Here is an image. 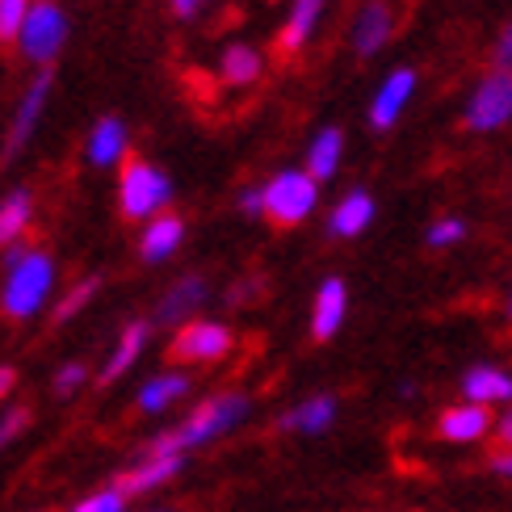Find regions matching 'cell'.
<instances>
[{
    "mask_svg": "<svg viewBox=\"0 0 512 512\" xmlns=\"http://www.w3.org/2000/svg\"><path fill=\"white\" fill-rule=\"evenodd\" d=\"M248 412H252V399H248V395H240V391H219V395L202 399L198 408L177 424V429L152 437V441L143 445V450H152V454H181V458H185V454L202 450V445L227 437L231 429H240V424L248 420Z\"/></svg>",
    "mask_w": 512,
    "mask_h": 512,
    "instance_id": "obj_1",
    "label": "cell"
},
{
    "mask_svg": "<svg viewBox=\"0 0 512 512\" xmlns=\"http://www.w3.org/2000/svg\"><path fill=\"white\" fill-rule=\"evenodd\" d=\"M55 294V261L51 252L13 244L5 248V286H0V311L17 324L34 319Z\"/></svg>",
    "mask_w": 512,
    "mask_h": 512,
    "instance_id": "obj_2",
    "label": "cell"
},
{
    "mask_svg": "<svg viewBox=\"0 0 512 512\" xmlns=\"http://www.w3.org/2000/svg\"><path fill=\"white\" fill-rule=\"evenodd\" d=\"M63 42H68V13H63L55 0H34L26 21H21V34H17L21 59H30L42 72H51Z\"/></svg>",
    "mask_w": 512,
    "mask_h": 512,
    "instance_id": "obj_3",
    "label": "cell"
},
{
    "mask_svg": "<svg viewBox=\"0 0 512 512\" xmlns=\"http://www.w3.org/2000/svg\"><path fill=\"white\" fill-rule=\"evenodd\" d=\"M118 202H122V215L126 219H156L173 202V181H168L156 164L147 160H131L122 164V177H118Z\"/></svg>",
    "mask_w": 512,
    "mask_h": 512,
    "instance_id": "obj_4",
    "label": "cell"
},
{
    "mask_svg": "<svg viewBox=\"0 0 512 512\" xmlns=\"http://www.w3.org/2000/svg\"><path fill=\"white\" fill-rule=\"evenodd\" d=\"M261 202H265V215L277 223V227H294L303 223L315 202H319V181L307 173V168H286L277 173L265 189H261Z\"/></svg>",
    "mask_w": 512,
    "mask_h": 512,
    "instance_id": "obj_5",
    "label": "cell"
},
{
    "mask_svg": "<svg viewBox=\"0 0 512 512\" xmlns=\"http://www.w3.org/2000/svg\"><path fill=\"white\" fill-rule=\"evenodd\" d=\"M231 349H236V336L219 319H189L185 328H177L173 345H168V353L181 366H215Z\"/></svg>",
    "mask_w": 512,
    "mask_h": 512,
    "instance_id": "obj_6",
    "label": "cell"
},
{
    "mask_svg": "<svg viewBox=\"0 0 512 512\" xmlns=\"http://www.w3.org/2000/svg\"><path fill=\"white\" fill-rule=\"evenodd\" d=\"M508 118H512V72L496 68L492 76L479 80L471 105H466V126L471 131H500Z\"/></svg>",
    "mask_w": 512,
    "mask_h": 512,
    "instance_id": "obj_7",
    "label": "cell"
},
{
    "mask_svg": "<svg viewBox=\"0 0 512 512\" xmlns=\"http://www.w3.org/2000/svg\"><path fill=\"white\" fill-rule=\"evenodd\" d=\"M185 471V458L181 454H152V450H139V458L126 466V471L114 479L126 496H152L160 487H168L177 475Z\"/></svg>",
    "mask_w": 512,
    "mask_h": 512,
    "instance_id": "obj_8",
    "label": "cell"
},
{
    "mask_svg": "<svg viewBox=\"0 0 512 512\" xmlns=\"http://www.w3.org/2000/svg\"><path fill=\"white\" fill-rule=\"evenodd\" d=\"M51 72H38L34 80H30V89L21 93V101H17V114H13V122H9V139H5V160H13L21 147H26L30 139H34V131H38V122H42V114H47V101H51Z\"/></svg>",
    "mask_w": 512,
    "mask_h": 512,
    "instance_id": "obj_9",
    "label": "cell"
},
{
    "mask_svg": "<svg viewBox=\"0 0 512 512\" xmlns=\"http://www.w3.org/2000/svg\"><path fill=\"white\" fill-rule=\"evenodd\" d=\"M496 433V416L479 408V403H454V408H445L437 416V437L450 441V445H479Z\"/></svg>",
    "mask_w": 512,
    "mask_h": 512,
    "instance_id": "obj_10",
    "label": "cell"
},
{
    "mask_svg": "<svg viewBox=\"0 0 512 512\" xmlns=\"http://www.w3.org/2000/svg\"><path fill=\"white\" fill-rule=\"evenodd\" d=\"M206 277H198V273H189V277H177L173 286L164 290V298L156 303V324H164V328H185L189 319L198 315V307L206 303Z\"/></svg>",
    "mask_w": 512,
    "mask_h": 512,
    "instance_id": "obj_11",
    "label": "cell"
},
{
    "mask_svg": "<svg viewBox=\"0 0 512 512\" xmlns=\"http://www.w3.org/2000/svg\"><path fill=\"white\" fill-rule=\"evenodd\" d=\"M462 399L479 408H512V370L504 366H471L462 374Z\"/></svg>",
    "mask_w": 512,
    "mask_h": 512,
    "instance_id": "obj_12",
    "label": "cell"
},
{
    "mask_svg": "<svg viewBox=\"0 0 512 512\" xmlns=\"http://www.w3.org/2000/svg\"><path fill=\"white\" fill-rule=\"evenodd\" d=\"M416 93V72L412 68H395L387 80H382V89L374 93V105H370V126L374 131H391V126L399 122L403 105L412 101Z\"/></svg>",
    "mask_w": 512,
    "mask_h": 512,
    "instance_id": "obj_13",
    "label": "cell"
},
{
    "mask_svg": "<svg viewBox=\"0 0 512 512\" xmlns=\"http://www.w3.org/2000/svg\"><path fill=\"white\" fill-rule=\"evenodd\" d=\"M336 412H340L336 395H311L303 403H294L290 412H282L277 429H282V433H298V437H319V433H328L332 424H336Z\"/></svg>",
    "mask_w": 512,
    "mask_h": 512,
    "instance_id": "obj_14",
    "label": "cell"
},
{
    "mask_svg": "<svg viewBox=\"0 0 512 512\" xmlns=\"http://www.w3.org/2000/svg\"><path fill=\"white\" fill-rule=\"evenodd\" d=\"M345 315H349V290L340 277H328V282L315 290V303H311V336L332 340L340 332V324H345Z\"/></svg>",
    "mask_w": 512,
    "mask_h": 512,
    "instance_id": "obj_15",
    "label": "cell"
},
{
    "mask_svg": "<svg viewBox=\"0 0 512 512\" xmlns=\"http://www.w3.org/2000/svg\"><path fill=\"white\" fill-rule=\"evenodd\" d=\"M147 340H152V324H147V319H131V324L118 332L114 349H110V357H105V366H101V382H105V387L118 382L126 370L135 366V361L143 357V349H147Z\"/></svg>",
    "mask_w": 512,
    "mask_h": 512,
    "instance_id": "obj_16",
    "label": "cell"
},
{
    "mask_svg": "<svg viewBox=\"0 0 512 512\" xmlns=\"http://www.w3.org/2000/svg\"><path fill=\"white\" fill-rule=\"evenodd\" d=\"M185 395H189V374L185 370H164V374H152L139 387L135 408L147 412V416H160V412L173 408V403H181Z\"/></svg>",
    "mask_w": 512,
    "mask_h": 512,
    "instance_id": "obj_17",
    "label": "cell"
},
{
    "mask_svg": "<svg viewBox=\"0 0 512 512\" xmlns=\"http://www.w3.org/2000/svg\"><path fill=\"white\" fill-rule=\"evenodd\" d=\"M181 240H185V223L164 210V215H156V219H147V223H143L139 256H143L147 265H160V261H168V256L181 248Z\"/></svg>",
    "mask_w": 512,
    "mask_h": 512,
    "instance_id": "obj_18",
    "label": "cell"
},
{
    "mask_svg": "<svg viewBox=\"0 0 512 512\" xmlns=\"http://www.w3.org/2000/svg\"><path fill=\"white\" fill-rule=\"evenodd\" d=\"M126 143H131V135H126V122L122 118H101L89 131L84 156H89V164H97V168H118L126 160Z\"/></svg>",
    "mask_w": 512,
    "mask_h": 512,
    "instance_id": "obj_19",
    "label": "cell"
},
{
    "mask_svg": "<svg viewBox=\"0 0 512 512\" xmlns=\"http://www.w3.org/2000/svg\"><path fill=\"white\" fill-rule=\"evenodd\" d=\"M391 26H395V13H391L387 0H370V5L361 9L357 21H353V47H357V55H374V51L387 47Z\"/></svg>",
    "mask_w": 512,
    "mask_h": 512,
    "instance_id": "obj_20",
    "label": "cell"
},
{
    "mask_svg": "<svg viewBox=\"0 0 512 512\" xmlns=\"http://www.w3.org/2000/svg\"><path fill=\"white\" fill-rule=\"evenodd\" d=\"M34 223V189L30 185H17L0 198V248H13L21 244V236L30 231Z\"/></svg>",
    "mask_w": 512,
    "mask_h": 512,
    "instance_id": "obj_21",
    "label": "cell"
},
{
    "mask_svg": "<svg viewBox=\"0 0 512 512\" xmlns=\"http://www.w3.org/2000/svg\"><path fill=\"white\" fill-rule=\"evenodd\" d=\"M370 223H374V198L366 194V189H353V194H345L336 202L332 219H328V231H332V236H340V240H353Z\"/></svg>",
    "mask_w": 512,
    "mask_h": 512,
    "instance_id": "obj_22",
    "label": "cell"
},
{
    "mask_svg": "<svg viewBox=\"0 0 512 512\" xmlns=\"http://www.w3.org/2000/svg\"><path fill=\"white\" fill-rule=\"evenodd\" d=\"M319 13H324V0H294L286 26H282V34H277V47H282V51H298V47H303V42L315 34Z\"/></svg>",
    "mask_w": 512,
    "mask_h": 512,
    "instance_id": "obj_23",
    "label": "cell"
},
{
    "mask_svg": "<svg viewBox=\"0 0 512 512\" xmlns=\"http://www.w3.org/2000/svg\"><path fill=\"white\" fill-rule=\"evenodd\" d=\"M340 152H345V139H340L336 126H328V131H319L315 143H311V152H307V173L315 181H328L336 173V164H340Z\"/></svg>",
    "mask_w": 512,
    "mask_h": 512,
    "instance_id": "obj_24",
    "label": "cell"
},
{
    "mask_svg": "<svg viewBox=\"0 0 512 512\" xmlns=\"http://www.w3.org/2000/svg\"><path fill=\"white\" fill-rule=\"evenodd\" d=\"M219 72H223L227 84H252L256 76H261V55H256L252 47H244V42H236V47L223 51Z\"/></svg>",
    "mask_w": 512,
    "mask_h": 512,
    "instance_id": "obj_25",
    "label": "cell"
},
{
    "mask_svg": "<svg viewBox=\"0 0 512 512\" xmlns=\"http://www.w3.org/2000/svg\"><path fill=\"white\" fill-rule=\"evenodd\" d=\"M97 290H101V277H80V282L55 303V324H68V319H76L97 298Z\"/></svg>",
    "mask_w": 512,
    "mask_h": 512,
    "instance_id": "obj_26",
    "label": "cell"
},
{
    "mask_svg": "<svg viewBox=\"0 0 512 512\" xmlns=\"http://www.w3.org/2000/svg\"><path fill=\"white\" fill-rule=\"evenodd\" d=\"M126 508H131V496H126L118 483H105V487H97V492L80 496L68 512H126Z\"/></svg>",
    "mask_w": 512,
    "mask_h": 512,
    "instance_id": "obj_27",
    "label": "cell"
},
{
    "mask_svg": "<svg viewBox=\"0 0 512 512\" xmlns=\"http://www.w3.org/2000/svg\"><path fill=\"white\" fill-rule=\"evenodd\" d=\"M34 0H0V42H17L21 21H26Z\"/></svg>",
    "mask_w": 512,
    "mask_h": 512,
    "instance_id": "obj_28",
    "label": "cell"
},
{
    "mask_svg": "<svg viewBox=\"0 0 512 512\" xmlns=\"http://www.w3.org/2000/svg\"><path fill=\"white\" fill-rule=\"evenodd\" d=\"M26 429H30V408H0V450H9Z\"/></svg>",
    "mask_w": 512,
    "mask_h": 512,
    "instance_id": "obj_29",
    "label": "cell"
},
{
    "mask_svg": "<svg viewBox=\"0 0 512 512\" xmlns=\"http://www.w3.org/2000/svg\"><path fill=\"white\" fill-rule=\"evenodd\" d=\"M84 382H89V366H84V361H68V366L55 370V395L68 399V395H76L84 387Z\"/></svg>",
    "mask_w": 512,
    "mask_h": 512,
    "instance_id": "obj_30",
    "label": "cell"
},
{
    "mask_svg": "<svg viewBox=\"0 0 512 512\" xmlns=\"http://www.w3.org/2000/svg\"><path fill=\"white\" fill-rule=\"evenodd\" d=\"M466 236V223L462 219H437L433 227H429V248H450V244H458Z\"/></svg>",
    "mask_w": 512,
    "mask_h": 512,
    "instance_id": "obj_31",
    "label": "cell"
},
{
    "mask_svg": "<svg viewBox=\"0 0 512 512\" xmlns=\"http://www.w3.org/2000/svg\"><path fill=\"white\" fill-rule=\"evenodd\" d=\"M487 466L500 475V479H512V450H504V445H496L492 458H487Z\"/></svg>",
    "mask_w": 512,
    "mask_h": 512,
    "instance_id": "obj_32",
    "label": "cell"
},
{
    "mask_svg": "<svg viewBox=\"0 0 512 512\" xmlns=\"http://www.w3.org/2000/svg\"><path fill=\"white\" fill-rule=\"evenodd\" d=\"M240 210H244V215H265L261 189H244V194H240Z\"/></svg>",
    "mask_w": 512,
    "mask_h": 512,
    "instance_id": "obj_33",
    "label": "cell"
},
{
    "mask_svg": "<svg viewBox=\"0 0 512 512\" xmlns=\"http://www.w3.org/2000/svg\"><path fill=\"white\" fill-rule=\"evenodd\" d=\"M13 391H17V370H13V366H0V408L9 403Z\"/></svg>",
    "mask_w": 512,
    "mask_h": 512,
    "instance_id": "obj_34",
    "label": "cell"
},
{
    "mask_svg": "<svg viewBox=\"0 0 512 512\" xmlns=\"http://www.w3.org/2000/svg\"><path fill=\"white\" fill-rule=\"evenodd\" d=\"M496 63H500V68H508V63H512V21H508V30L500 34V47H496Z\"/></svg>",
    "mask_w": 512,
    "mask_h": 512,
    "instance_id": "obj_35",
    "label": "cell"
},
{
    "mask_svg": "<svg viewBox=\"0 0 512 512\" xmlns=\"http://www.w3.org/2000/svg\"><path fill=\"white\" fill-rule=\"evenodd\" d=\"M496 441L504 445V450H512V408H508V412L496 420Z\"/></svg>",
    "mask_w": 512,
    "mask_h": 512,
    "instance_id": "obj_36",
    "label": "cell"
},
{
    "mask_svg": "<svg viewBox=\"0 0 512 512\" xmlns=\"http://www.w3.org/2000/svg\"><path fill=\"white\" fill-rule=\"evenodd\" d=\"M202 5H206V0H173V13L177 17H198Z\"/></svg>",
    "mask_w": 512,
    "mask_h": 512,
    "instance_id": "obj_37",
    "label": "cell"
},
{
    "mask_svg": "<svg viewBox=\"0 0 512 512\" xmlns=\"http://www.w3.org/2000/svg\"><path fill=\"white\" fill-rule=\"evenodd\" d=\"M147 512H177V508H147Z\"/></svg>",
    "mask_w": 512,
    "mask_h": 512,
    "instance_id": "obj_38",
    "label": "cell"
},
{
    "mask_svg": "<svg viewBox=\"0 0 512 512\" xmlns=\"http://www.w3.org/2000/svg\"><path fill=\"white\" fill-rule=\"evenodd\" d=\"M508 315H512V298H508Z\"/></svg>",
    "mask_w": 512,
    "mask_h": 512,
    "instance_id": "obj_39",
    "label": "cell"
}]
</instances>
